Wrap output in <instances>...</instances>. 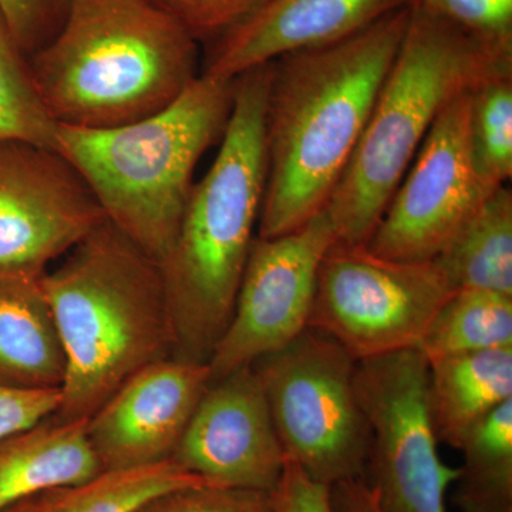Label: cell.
<instances>
[{"mask_svg": "<svg viewBox=\"0 0 512 512\" xmlns=\"http://www.w3.org/2000/svg\"><path fill=\"white\" fill-rule=\"evenodd\" d=\"M410 5L338 42L272 62L259 238L288 234L325 210L396 59Z\"/></svg>", "mask_w": 512, "mask_h": 512, "instance_id": "6da1fadb", "label": "cell"}, {"mask_svg": "<svg viewBox=\"0 0 512 512\" xmlns=\"http://www.w3.org/2000/svg\"><path fill=\"white\" fill-rule=\"evenodd\" d=\"M271 70L272 62L235 79L220 150L194 183L173 247L160 265L178 359L210 362L234 312L264 201Z\"/></svg>", "mask_w": 512, "mask_h": 512, "instance_id": "7a4b0ae2", "label": "cell"}, {"mask_svg": "<svg viewBox=\"0 0 512 512\" xmlns=\"http://www.w3.org/2000/svg\"><path fill=\"white\" fill-rule=\"evenodd\" d=\"M66 362L56 417L89 420L144 367L173 356L160 264L104 221L43 275Z\"/></svg>", "mask_w": 512, "mask_h": 512, "instance_id": "3957f363", "label": "cell"}, {"mask_svg": "<svg viewBox=\"0 0 512 512\" xmlns=\"http://www.w3.org/2000/svg\"><path fill=\"white\" fill-rule=\"evenodd\" d=\"M29 59L50 116L77 128L146 119L201 76L200 43L150 0H72Z\"/></svg>", "mask_w": 512, "mask_h": 512, "instance_id": "277c9868", "label": "cell"}, {"mask_svg": "<svg viewBox=\"0 0 512 512\" xmlns=\"http://www.w3.org/2000/svg\"><path fill=\"white\" fill-rule=\"evenodd\" d=\"M235 79L201 74L170 106L110 128L57 126L56 150L74 165L106 220L163 264L208 148L220 144Z\"/></svg>", "mask_w": 512, "mask_h": 512, "instance_id": "5b68a950", "label": "cell"}, {"mask_svg": "<svg viewBox=\"0 0 512 512\" xmlns=\"http://www.w3.org/2000/svg\"><path fill=\"white\" fill-rule=\"evenodd\" d=\"M512 72V53L481 45L410 5L406 33L325 211L338 241L366 245L434 121L461 94Z\"/></svg>", "mask_w": 512, "mask_h": 512, "instance_id": "8992f818", "label": "cell"}, {"mask_svg": "<svg viewBox=\"0 0 512 512\" xmlns=\"http://www.w3.org/2000/svg\"><path fill=\"white\" fill-rule=\"evenodd\" d=\"M356 365L339 343L311 328L252 365L286 460L330 487L366 478L370 431Z\"/></svg>", "mask_w": 512, "mask_h": 512, "instance_id": "52a82bcc", "label": "cell"}, {"mask_svg": "<svg viewBox=\"0 0 512 512\" xmlns=\"http://www.w3.org/2000/svg\"><path fill=\"white\" fill-rule=\"evenodd\" d=\"M451 293L434 261H394L336 239L320 262L309 328L356 362L419 349Z\"/></svg>", "mask_w": 512, "mask_h": 512, "instance_id": "ba28073f", "label": "cell"}, {"mask_svg": "<svg viewBox=\"0 0 512 512\" xmlns=\"http://www.w3.org/2000/svg\"><path fill=\"white\" fill-rule=\"evenodd\" d=\"M355 384L370 431L367 480L382 512H447L460 468L441 461L431 419L429 360L406 349L357 362Z\"/></svg>", "mask_w": 512, "mask_h": 512, "instance_id": "9c48e42d", "label": "cell"}, {"mask_svg": "<svg viewBox=\"0 0 512 512\" xmlns=\"http://www.w3.org/2000/svg\"><path fill=\"white\" fill-rule=\"evenodd\" d=\"M470 93L434 121L366 247L394 261L430 262L495 190L478 177L468 146Z\"/></svg>", "mask_w": 512, "mask_h": 512, "instance_id": "30bf717a", "label": "cell"}, {"mask_svg": "<svg viewBox=\"0 0 512 512\" xmlns=\"http://www.w3.org/2000/svg\"><path fill=\"white\" fill-rule=\"evenodd\" d=\"M336 239L325 210L288 234L255 238L232 318L208 362L211 382L285 348L309 328L320 262Z\"/></svg>", "mask_w": 512, "mask_h": 512, "instance_id": "8fae6325", "label": "cell"}, {"mask_svg": "<svg viewBox=\"0 0 512 512\" xmlns=\"http://www.w3.org/2000/svg\"><path fill=\"white\" fill-rule=\"evenodd\" d=\"M104 221L89 185L56 148L0 143V274L45 275Z\"/></svg>", "mask_w": 512, "mask_h": 512, "instance_id": "7c38bea8", "label": "cell"}, {"mask_svg": "<svg viewBox=\"0 0 512 512\" xmlns=\"http://www.w3.org/2000/svg\"><path fill=\"white\" fill-rule=\"evenodd\" d=\"M171 460L215 487L274 493L286 456L254 367L211 382Z\"/></svg>", "mask_w": 512, "mask_h": 512, "instance_id": "4fadbf2b", "label": "cell"}, {"mask_svg": "<svg viewBox=\"0 0 512 512\" xmlns=\"http://www.w3.org/2000/svg\"><path fill=\"white\" fill-rule=\"evenodd\" d=\"M211 384L208 363L170 356L128 379L87 420L103 471L171 460Z\"/></svg>", "mask_w": 512, "mask_h": 512, "instance_id": "5bb4252c", "label": "cell"}, {"mask_svg": "<svg viewBox=\"0 0 512 512\" xmlns=\"http://www.w3.org/2000/svg\"><path fill=\"white\" fill-rule=\"evenodd\" d=\"M412 0H261L234 28L204 46L201 74L237 79L279 57L367 28Z\"/></svg>", "mask_w": 512, "mask_h": 512, "instance_id": "9a60e30c", "label": "cell"}, {"mask_svg": "<svg viewBox=\"0 0 512 512\" xmlns=\"http://www.w3.org/2000/svg\"><path fill=\"white\" fill-rule=\"evenodd\" d=\"M101 471L87 420L49 417L0 443V512Z\"/></svg>", "mask_w": 512, "mask_h": 512, "instance_id": "2e32d148", "label": "cell"}, {"mask_svg": "<svg viewBox=\"0 0 512 512\" xmlns=\"http://www.w3.org/2000/svg\"><path fill=\"white\" fill-rule=\"evenodd\" d=\"M64 372L62 342L43 275L0 274V383L60 389Z\"/></svg>", "mask_w": 512, "mask_h": 512, "instance_id": "e0dca14e", "label": "cell"}, {"mask_svg": "<svg viewBox=\"0 0 512 512\" xmlns=\"http://www.w3.org/2000/svg\"><path fill=\"white\" fill-rule=\"evenodd\" d=\"M429 400L437 439L460 450L481 423L512 400V348L429 360Z\"/></svg>", "mask_w": 512, "mask_h": 512, "instance_id": "ac0fdd59", "label": "cell"}, {"mask_svg": "<svg viewBox=\"0 0 512 512\" xmlns=\"http://www.w3.org/2000/svg\"><path fill=\"white\" fill-rule=\"evenodd\" d=\"M451 291L512 296V192L495 188L434 259Z\"/></svg>", "mask_w": 512, "mask_h": 512, "instance_id": "d6986e66", "label": "cell"}, {"mask_svg": "<svg viewBox=\"0 0 512 512\" xmlns=\"http://www.w3.org/2000/svg\"><path fill=\"white\" fill-rule=\"evenodd\" d=\"M512 348V296L460 289L440 306L419 349L427 360Z\"/></svg>", "mask_w": 512, "mask_h": 512, "instance_id": "ffe728a7", "label": "cell"}, {"mask_svg": "<svg viewBox=\"0 0 512 512\" xmlns=\"http://www.w3.org/2000/svg\"><path fill=\"white\" fill-rule=\"evenodd\" d=\"M211 485L173 460L128 470L101 471L82 484L40 495L36 512H136L157 495Z\"/></svg>", "mask_w": 512, "mask_h": 512, "instance_id": "44dd1931", "label": "cell"}, {"mask_svg": "<svg viewBox=\"0 0 512 512\" xmlns=\"http://www.w3.org/2000/svg\"><path fill=\"white\" fill-rule=\"evenodd\" d=\"M453 504L460 512H512V400L495 410L460 448Z\"/></svg>", "mask_w": 512, "mask_h": 512, "instance_id": "7402d4cb", "label": "cell"}, {"mask_svg": "<svg viewBox=\"0 0 512 512\" xmlns=\"http://www.w3.org/2000/svg\"><path fill=\"white\" fill-rule=\"evenodd\" d=\"M57 126L37 89L29 56L0 10V143L56 148Z\"/></svg>", "mask_w": 512, "mask_h": 512, "instance_id": "603a6c76", "label": "cell"}, {"mask_svg": "<svg viewBox=\"0 0 512 512\" xmlns=\"http://www.w3.org/2000/svg\"><path fill=\"white\" fill-rule=\"evenodd\" d=\"M468 146L481 181L493 190L507 185L512 177V72L471 90Z\"/></svg>", "mask_w": 512, "mask_h": 512, "instance_id": "cb8c5ba5", "label": "cell"}, {"mask_svg": "<svg viewBox=\"0 0 512 512\" xmlns=\"http://www.w3.org/2000/svg\"><path fill=\"white\" fill-rule=\"evenodd\" d=\"M481 45L512 53V0H412Z\"/></svg>", "mask_w": 512, "mask_h": 512, "instance_id": "d4e9b609", "label": "cell"}, {"mask_svg": "<svg viewBox=\"0 0 512 512\" xmlns=\"http://www.w3.org/2000/svg\"><path fill=\"white\" fill-rule=\"evenodd\" d=\"M136 512H275V508L271 493L198 485L157 495Z\"/></svg>", "mask_w": 512, "mask_h": 512, "instance_id": "484cf974", "label": "cell"}, {"mask_svg": "<svg viewBox=\"0 0 512 512\" xmlns=\"http://www.w3.org/2000/svg\"><path fill=\"white\" fill-rule=\"evenodd\" d=\"M200 46L234 28L261 0H150Z\"/></svg>", "mask_w": 512, "mask_h": 512, "instance_id": "4316f807", "label": "cell"}, {"mask_svg": "<svg viewBox=\"0 0 512 512\" xmlns=\"http://www.w3.org/2000/svg\"><path fill=\"white\" fill-rule=\"evenodd\" d=\"M72 0H0V10L13 36L29 57L60 29Z\"/></svg>", "mask_w": 512, "mask_h": 512, "instance_id": "83f0119b", "label": "cell"}, {"mask_svg": "<svg viewBox=\"0 0 512 512\" xmlns=\"http://www.w3.org/2000/svg\"><path fill=\"white\" fill-rule=\"evenodd\" d=\"M60 389H23L0 383V443L55 416Z\"/></svg>", "mask_w": 512, "mask_h": 512, "instance_id": "f1b7e54d", "label": "cell"}, {"mask_svg": "<svg viewBox=\"0 0 512 512\" xmlns=\"http://www.w3.org/2000/svg\"><path fill=\"white\" fill-rule=\"evenodd\" d=\"M272 500L275 512H336L332 487L313 480L298 464L288 460Z\"/></svg>", "mask_w": 512, "mask_h": 512, "instance_id": "f546056e", "label": "cell"}, {"mask_svg": "<svg viewBox=\"0 0 512 512\" xmlns=\"http://www.w3.org/2000/svg\"><path fill=\"white\" fill-rule=\"evenodd\" d=\"M332 500L336 512H382L375 491L366 478L333 485Z\"/></svg>", "mask_w": 512, "mask_h": 512, "instance_id": "4dcf8cb0", "label": "cell"}, {"mask_svg": "<svg viewBox=\"0 0 512 512\" xmlns=\"http://www.w3.org/2000/svg\"><path fill=\"white\" fill-rule=\"evenodd\" d=\"M39 498L40 495L39 497L29 498V500L12 505V507L6 508L2 512H36L37 507H39Z\"/></svg>", "mask_w": 512, "mask_h": 512, "instance_id": "1f68e13d", "label": "cell"}]
</instances>
